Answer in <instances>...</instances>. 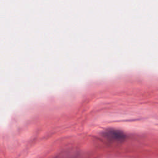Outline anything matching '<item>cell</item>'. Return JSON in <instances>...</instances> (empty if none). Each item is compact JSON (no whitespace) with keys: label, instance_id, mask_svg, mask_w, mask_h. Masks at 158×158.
I'll use <instances>...</instances> for the list:
<instances>
[{"label":"cell","instance_id":"obj_1","mask_svg":"<svg viewBox=\"0 0 158 158\" xmlns=\"http://www.w3.org/2000/svg\"><path fill=\"white\" fill-rule=\"evenodd\" d=\"M103 136L111 142H122L125 140V134L120 130L115 128H108L102 133Z\"/></svg>","mask_w":158,"mask_h":158}]
</instances>
